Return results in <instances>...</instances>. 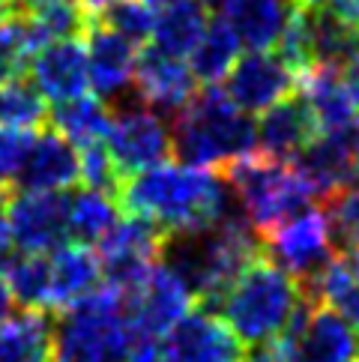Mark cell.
Wrapping results in <instances>:
<instances>
[{
    "label": "cell",
    "instance_id": "obj_1",
    "mask_svg": "<svg viewBox=\"0 0 359 362\" xmlns=\"http://www.w3.org/2000/svg\"><path fill=\"white\" fill-rule=\"evenodd\" d=\"M117 201L126 213L150 218L165 234L213 228L237 206L234 192L219 171L171 162L123 177Z\"/></svg>",
    "mask_w": 359,
    "mask_h": 362
},
{
    "label": "cell",
    "instance_id": "obj_2",
    "mask_svg": "<svg viewBox=\"0 0 359 362\" xmlns=\"http://www.w3.org/2000/svg\"><path fill=\"white\" fill-rule=\"evenodd\" d=\"M261 255L264 243L240 204L213 228L168 234L162 249L165 264L189 284L198 305L207 312H216L225 291Z\"/></svg>",
    "mask_w": 359,
    "mask_h": 362
},
{
    "label": "cell",
    "instance_id": "obj_3",
    "mask_svg": "<svg viewBox=\"0 0 359 362\" xmlns=\"http://www.w3.org/2000/svg\"><path fill=\"white\" fill-rule=\"evenodd\" d=\"M174 156L180 165L225 171L228 165L258 153V132L246 111H240L216 84L198 90L174 114Z\"/></svg>",
    "mask_w": 359,
    "mask_h": 362
},
{
    "label": "cell",
    "instance_id": "obj_4",
    "mask_svg": "<svg viewBox=\"0 0 359 362\" xmlns=\"http://www.w3.org/2000/svg\"><path fill=\"white\" fill-rule=\"evenodd\" d=\"M305 300L309 293L302 291V284L261 255L225 291L213 315H219L230 332L252 347L281 339Z\"/></svg>",
    "mask_w": 359,
    "mask_h": 362
},
{
    "label": "cell",
    "instance_id": "obj_5",
    "mask_svg": "<svg viewBox=\"0 0 359 362\" xmlns=\"http://www.w3.org/2000/svg\"><path fill=\"white\" fill-rule=\"evenodd\" d=\"M141 341L126 312V293L99 284L54 315V362H126Z\"/></svg>",
    "mask_w": 359,
    "mask_h": 362
},
{
    "label": "cell",
    "instance_id": "obj_6",
    "mask_svg": "<svg viewBox=\"0 0 359 362\" xmlns=\"http://www.w3.org/2000/svg\"><path fill=\"white\" fill-rule=\"evenodd\" d=\"M222 177L228 180L240 210L246 213L258 237L320 201L314 186L302 177L297 165L264 156V153H252V156L228 165Z\"/></svg>",
    "mask_w": 359,
    "mask_h": 362
},
{
    "label": "cell",
    "instance_id": "obj_7",
    "mask_svg": "<svg viewBox=\"0 0 359 362\" xmlns=\"http://www.w3.org/2000/svg\"><path fill=\"white\" fill-rule=\"evenodd\" d=\"M261 243L269 261L297 279L309 296L314 281L336 255V240H332V228L324 206H305L297 216L285 218L281 225L261 234Z\"/></svg>",
    "mask_w": 359,
    "mask_h": 362
},
{
    "label": "cell",
    "instance_id": "obj_8",
    "mask_svg": "<svg viewBox=\"0 0 359 362\" xmlns=\"http://www.w3.org/2000/svg\"><path fill=\"white\" fill-rule=\"evenodd\" d=\"M168 234L144 216H126L99 243L102 281L123 293H132L159 264Z\"/></svg>",
    "mask_w": 359,
    "mask_h": 362
},
{
    "label": "cell",
    "instance_id": "obj_9",
    "mask_svg": "<svg viewBox=\"0 0 359 362\" xmlns=\"http://www.w3.org/2000/svg\"><path fill=\"white\" fill-rule=\"evenodd\" d=\"M105 144L120 177H132L174 156L171 126L162 120L159 111H153L141 99L114 111Z\"/></svg>",
    "mask_w": 359,
    "mask_h": 362
},
{
    "label": "cell",
    "instance_id": "obj_10",
    "mask_svg": "<svg viewBox=\"0 0 359 362\" xmlns=\"http://www.w3.org/2000/svg\"><path fill=\"white\" fill-rule=\"evenodd\" d=\"M290 362H353L356 329L329 305L314 303L312 296L300 305L290 327L278 339Z\"/></svg>",
    "mask_w": 359,
    "mask_h": 362
},
{
    "label": "cell",
    "instance_id": "obj_11",
    "mask_svg": "<svg viewBox=\"0 0 359 362\" xmlns=\"http://www.w3.org/2000/svg\"><path fill=\"white\" fill-rule=\"evenodd\" d=\"M195 293L180 279L168 264H156L153 273L138 284L132 293H126V312L141 339H165L192 308Z\"/></svg>",
    "mask_w": 359,
    "mask_h": 362
},
{
    "label": "cell",
    "instance_id": "obj_12",
    "mask_svg": "<svg viewBox=\"0 0 359 362\" xmlns=\"http://www.w3.org/2000/svg\"><path fill=\"white\" fill-rule=\"evenodd\" d=\"M69 195L66 192H18L6 201L12 243L18 252L48 255L69 240Z\"/></svg>",
    "mask_w": 359,
    "mask_h": 362
},
{
    "label": "cell",
    "instance_id": "obj_13",
    "mask_svg": "<svg viewBox=\"0 0 359 362\" xmlns=\"http://www.w3.org/2000/svg\"><path fill=\"white\" fill-rule=\"evenodd\" d=\"M293 87H297V72L273 48L240 54L225 78V93L246 114H264L276 102L290 96Z\"/></svg>",
    "mask_w": 359,
    "mask_h": 362
},
{
    "label": "cell",
    "instance_id": "obj_14",
    "mask_svg": "<svg viewBox=\"0 0 359 362\" xmlns=\"http://www.w3.org/2000/svg\"><path fill=\"white\" fill-rule=\"evenodd\" d=\"M242 341L207 308H192L159 344L165 362H242Z\"/></svg>",
    "mask_w": 359,
    "mask_h": 362
},
{
    "label": "cell",
    "instance_id": "obj_15",
    "mask_svg": "<svg viewBox=\"0 0 359 362\" xmlns=\"http://www.w3.org/2000/svg\"><path fill=\"white\" fill-rule=\"evenodd\" d=\"M135 96L159 114H177L198 93V78L186 57H174L156 45H144L135 60Z\"/></svg>",
    "mask_w": 359,
    "mask_h": 362
},
{
    "label": "cell",
    "instance_id": "obj_16",
    "mask_svg": "<svg viewBox=\"0 0 359 362\" xmlns=\"http://www.w3.org/2000/svg\"><path fill=\"white\" fill-rule=\"evenodd\" d=\"M28 75L40 93L60 105V102L78 99L87 93L90 75H87V45L84 36H72V40H57L40 48L30 60Z\"/></svg>",
    "mask_w": 359,
    "mask_h": 362
},
{
    "label": "cell",
    "instance_id": "obj_17",
    "mask_svg": "<svg viewBox=\"0 0 359 362\" xmlns=\"http://www.w3.org/2000/svg\"><path fill=\"white\" fill-rule=\"evenodd\" d=\"M84 45H87L90 87H93L99 99L111 102L123 96L126 90H132L138 51L129 40H123L120 33H114L105 24L90 21L84 33Z\"/></svg>",
    "mask_w": 359,
    "mask_h": 362
},
{
    "label": "cell",
    "instance_id": "obj_18",
    "mask_svg": "<svg viewBox=\"0 0 359 362\" xmlns=\"http://www.w3.org/2000/svg\"><path fill=\"white\" fill-rule=\"evenodd\" d=\"M81 180V156L57 129H42L12 192H66Z\"/></svg>",
    "mask_w": 359,
    "mask_h": 362
},
{
    "label": "cell",
    "instance_id": "obj_19",
    "mask_svg": "<svg viewBox=\"0 0 359 362\" xmlns=\"http://www.w3.org/2000/svg\"><path fill=\"white\" fill-rule=\"evenodd\" d=\"M293 165H297L302 177L314 186L320 204L332 195H339L341 189L359 183L348 132H317L309 144L297 153Z\"/></svg>",
    "mask_w": 359,
    "mask_h": 362
},
{
    "label": "cell",
    "instance_id": "obj_20",
    "mask_svg": "<svg viewBox=\"0 0 359 362\" xmlns=\"http://www.w3.org/2000/svg\"><path fill=\"white\" fill-rule=\"evenodd\" d=\"M297 87L320 132H348L353 126L356 102L351 96L348 81H344V69L314 63L297 78Z\"/></svg>",
    "mask_w": 359,
    "mask_h": 362
},
{
    "label": "cell",
    "instance_id": "obj_21",
    "mask_svg": "<svg viewBox=\"0 0 359 362\" xmlns=\"http://www.w3.org/2000/svg\"><path fill=\"white\" fill-rule=\"evenodd\" d=\"M254 132H258V153L293 162L297 153L309 144L320 129L312 117L309 105H305V99L290 93L261 114Z\"/></svg>",
    "mask_w": 359,
    "mask_h": 362
},
{
    "label": "cell",
    "instance_id": "obj_22",
    "mask_svg": "<svg viewBox=\"0 0 359 362\" xmlns=\"http://www.w3.org/2000/svg\"><path fill=\"white\" fill-rule=\"evenodd\" d=\"M48 257H51V303H48L51 315L66 312L69 305L84 300L87 293H93L102 284L99 255H93L90 245L63 243L54 252H48Z\"/></svg>",
    "mask_w": 359,
    "mask_h": 362
},
{
    "label": "cell",
    "instance_id": "obj_23",
    "mask_svg": "<svg viewBox=\"0 0 359 362\" xmlns=\"http://www.w3.org/2000/svg\"><path fill=\"white\" fill-rule=\"evenodd\" d=\"M297 9V0H228L225 21L234 28L242 48L269 51L278 45Z\"/></svg>",
    "mask_w": 359,
    "mask_h": 362
},
{
    "label": "cell",
    "instance_id": "obj_24",
    "mask_svg": "<svg viewBox=\"0 0 359 362\" xmlns=\"http://www.w3.org/2000/svg\"><path fill=\"white\" fill-rule=\"evenodd\" d=\"M0 362H54V315L24 308L0 323Z\"/></svg>",
    "mask_w": 359,
    "mask_h": 362
},
{
    "label": "cell",
    "instance_id": "obj_25",
    "mask_svg": "<svg viewBox=\"0 0 359 362\" xmlns=\"http://www.w3.org/2000/svg\"><path fill=\"white\" fill-rule=\"evenodd\" d=\"M312 300L329 305L359 332V249H341L320 273Z\"/></svg>",
    "mask_w": 359,
    "mask_h": 362
},
{
    "label": "cell",
    "instance_id": "obj_26",
    "mask_svg": "<svg viewBox=\"0 0 359 362\" xmlns=\"http://www.w3.org/2000/svg\"><path fill=\"white\" fill-rule=\"evenodd\" d=\"M114 120V111L105 99H99L96 93H84L78 99L60 102L54 105V111L48 114V126L57 129V132L72 141L75 147H87L96 144V141L108 138V129Z\"/></svg>",
    "mask_w": 359,
    "mask_h": 362
},
{
    "label": "cell",
    "instance_id": "obj_27",
    "mask_svg": "<svg viewBox=\"0 0 359 362\" xmlns=\"http://www.w3.org/2000/svg\"><path fill=\"white\" fill-rule=\"evenodd\" d=\"M210 24L207 6L201 0H174V4L162 6L156 16V28H153V45L168 51L174 57H186L201 42L204 30Z\"/></svg>",
    "mask_w": 359,
    "mask_h": 362
},
{
    "label": "cell",
    "instance_id": "obj_28",
    "mask_svg": "<svg viewBox=\"0 0 359 362\" xmlns=\"http://www.w3.org/2000/svg\"><path fill=\"white\" fill-rule=\"evenodd\" d=\"M240 48H242V42L237 40V33L225 21V16L210 18L201 42L189 54V66L201 84H207V87L219 84L222 78H228V72L234 69V63L240 60Z\"/></svg>",
    "mask_w": 359,
    "mask_h": 362
},
{
    "label": "cell",
    "instance_id": "obj_29",
    "mask_svg": "<svg viewBox=\"0 0 359 362\" xmlns=\"http://www.w3.org/2000/svg\"><path fill=\"white\" fill-rule=\"evenodd\" d=\"M120 222V201L108 192L81 189L69 201V240L81 245H93L105 240L114 225Z\"/></svg>",
    "mask_w": 359,
    "mask_h": 362
},
{
    "label": "cell",
    "instance_id": "obj_30",
    "mask_svg": "<svg viewBox=\"0 0 359 362\" xmlns=\"http://www.w3.org/2000/svg\"><path fill=\"white\" fill-rule=\"evenodd\" d=\"M314 21V63L348 69L359 57V28L336 16L329 6L312 9Z\"/></svg>",
    "mask_w": 359,
    "mask_h": 362
},
{
    "label": "cell",
    "instance_id": "obj_31",
    "mask_svg": "<svg viewBox=\"0 0 359 362\" xmlns=\"http://www.w3.org/2000/svg\"><path fill=\"white\" fill-rule=\"evenodd\" d=\"M4 276L9 281V291L16 303L24 308H36V312H48L51 303V257L48 255H33L21 252L12 255L4 264Z\"/></svg>",
    "mask_w": 359,
    "mask_h": 362
},
{
    "label": "cell",
    "instance_id": "obj_32",
    "mask_svg": "<svg viewBox=\"0 0 359 362\" xmlns=\"http://www.w3.org/2000/svg\"><path fill=\"white\" fill-rule=\"evenodd\" d=\"M40 87L33 84L28 72L16 78L0 81V126L16 129H45L48 126V105Z\"/></svg>",
    "mask_w": 359,
    "mask_h": 362
},
{
    "label": "cell",
    "instance_id": "obj_33",
    "mask_svg": "<svg viewBox=\"0 0 359 362\" xmlns=\"http://www.w3.org/2000/svg\"><path fill=\"white\" fill-rule=\"evenodd\" d=\"M96 21L120 33L132 45H147L156 28V6H150L147 0H114Z\"/></svg>",
    "mask_w": 359,
    "mask_h": 362
},
{
    "label": "cell",
    "instance_id": "obj_34",
    "mask_svg": "<svg viewBox=\"0 0 359 362\" xmlns=\"http://www.w3.org/2000/svg\"><path fill=\"white\" fill-rule=\"evenodd\" d=\"M33 42L28 28V12L0 18V81L24 75L33 60Z\"/></svg>",
    "mask_w": 359,
    "mask_h": 362
},
{
    "label": "cell",
    "instance_id": "obj_35",
    "mask_svg": "<svg viewBox=\"0 0 359 362\" xmlns=\"http://www.w3.org/2000/svg\"><path fill=\"white\" fill-rule=\"evenodd\" d=\"M320 206L329 218L332 240L341 249H359V183L341 189L339 195L326 198Z\"/></svg>",
    "mask_w": 359,
    "mask_h": 362
},
{
    "label": "cell",
    "instance_id": "obj_36",
    "mask_svg": "<svg viewBox=\"0 0 359 362\" xmlns=\"http://www.w3.org/2000/svg\"><path fill=\"white\" fill-rule=\"evenodd\" d=\"M81 156V183L87 189H96V192H108V195L117 198V189H120V171L114 165L108 144L105 141H96V144H87L78 150Z\"/></svg>",
    "mask_w": 359,
    "mask_h": 362
},
{
    "label": "cell",
    "instance_id": "obj_37",
    "mask_svg": "<svg viewBox=\"0 0 359 362\" xmlns=\"http://www.w3.org/2000/svg\"><path fill=\"white\" fill-rule=\"evenodd\" d=\"M33 129H16V126H0V186L9 189L16 186L24 162L33 150Z\"/></svg>",
    "mask_w": 359,
    "mask_h": 362
},
{
    "label": "cell",
    "instance_id": "obj_38",
    "mask_svg": "<svg viewBox=\"0 0 359 362\" xmlns=\"http://www.w3.org/2000/svg\"><path fill=\"white\" fill-rule=\"evenodd\" d=\"M242 362H290L285 344L278 339L276 341H264V344H252L246 354H242Z\"/></svg>",
    "mask_w": 359,
    "mask_h": 362
},
{
    "label": "cell",
    "instance_id": "obj_39",
    "mask_svg": "<svg viewBox=\"0 0 359 362\" xmlns=\"http://www.w3.org/2000/svg\"><path fill=\"white\" fill-rule=\"evenodd\" d=\"M126 362H159V344L153 339H141Z\"/></svg>",
    "mask_w": 359,
    "mask_h": 362
},
{
    "label": "cell",
    "instance_id": "obj_40",
    "mask_svg": "<svg viewBox=\"0 0 359 362\" xmlns=\"http://www.w3.org/2000/svg\"><path fill=\"white\" fill-rule=\"evenodd\" d=\"M329 9L336 12V16H341L344 21H351L359 28V0H332Z\"/></svg>",
    "mask_w": 359,
    "mask_h": 362
},
{
    "label": "cell",
    "instance_id": "obj_41",
    "mask_svg": "<svg viewBox=\"0 0 359 362\" xmlns=\"http://www.w3.org/2000/svg\"><path fill=\"white\" fill-rule=\"evenodd\" d=\"M12 303H16V296H12V291H9L6 276L0 273V323L12 315Z\"/></svg>",
    "mask_w": 359,
    "mask_h": 362
},
{
    "label": "cell",
    "instance_id": "obj_42",
    "mask_svg": "<svg viewBox=\"0 0 359 362\" xmlns=\"http://www.w3.org/2000/svg\"><path fill=\"white\" fill-rule=\"evenodd\" d=\"M111 4H114V0H78V6L84 9V16H87L90 21H96Z\"/></svg>",
    "mask_w": 359,
    "mask_h": 362
},
{
    "label": "cell",
    "instance_id": "obj_43",
    "mask_svg": "<svg viewBox=\"0 0 359 362\" xmlns=\"http://www.w3.org/2000/svg\"><path fill=\"white\" fill-rule=\"evenodd\" d=\"M344 81H348V87H351V96H353L356 108H359V57L351 63L348 69H344Z\"/></svg>",
    "mask_w": 359,
    "mask_h": 362
},
{
    "label": "cell",
    "instance_id": "obj_44",
    "mask_svg": "<svg viewBox=\"0 0 359 362\" xmlns=\"http://www.w3.org/2000/svg\"><path fill=\"white\" fill-rule=\"evenodd\" d=\"M348 138H351V150H353V165H356V174H359V120H353V126L348 129Z\"/></svg>",
    "mask_w": 359,
    "mask_h": 362
},
{
    "label": "cell",
    "instance_id": "obj_45",
    "mask_svg": "<svg viewBox=\"0 0 359 362\" xmlns=\"http://www.w3.org/2000/svg\"><path fill=\"white\" fill-rule=\"evenodd\" d=\"M297 4H300L302 9H326L332 0H297Z\"/></svg>",
    "mask_w": 359,
    "mask_h": 362
},
{
    "label": "cell",
    "instance_id": "obj_46",
    "mask_svg": "<svg viewBox=\"0 0 359 362\" xmlns=\"http://www.w3.org/2000/svg\"><path fill=\"white\" fill-rule=\"evenodd\" d=\"M150 6H168V4H174V0H147Z\"/></svg>",
    "mask_w": 359,
    "mask_h": 362
},
{
    "label": "cell",
    "instance_id": "obj_47",
    "mask_svg": "<svg viewBox=\"0 0 359 362\" xmlns=\"http://www.w3.org/2000/svg\"><path fill=\"white\" fill-rule=\"evenodd\" d=\"M356 362H359V339H356Z\"/></svg>",
    "mask_w": 359,
    "mask_h": 362
},
{
    "label": "cell",
    "instance_id": "obj_48",
    "mask_svg": "<svg viewBox=\"0 0 359 362\" xmlns=\"http://www.w3.org/2000/svg\"><path fill=\"white\" fill-rule=\"evenodd\" d=\"M159 362H165V359H159Z\"/></svg>",
    "mask_w": 359,
    "mask_h": 362
}]
</instances>
